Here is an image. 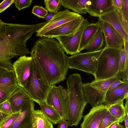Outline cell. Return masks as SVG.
I'll return each instance as SVG.
<instances>
[{
    "instance_id": "6da1fadb",
    "label": "cell",
    "mask_w": 128,
    "mask_h": 128,
    "mask_svg": "<svg viewBox=\"0 0 128 128\" xmlns=\"http://www.w3.org/2000/svg\"><path fill=\"white\" fill-rule=\"evenodd\" d=\"M30 53L38 74L47 85H55L66 79L69 57L57 40L40 37Z\"/></svg>"
},
{
    "instance_id": "7a4b0ae2",
    "label": "cell",
    "mask_w": 128,
    "mask_h": 128,
    "mask_svg": "<svg viewBox=\"0 0 128 128\" xmlns=\"http://www.w3.org/2000/svg\"><path fill=\"white\" fill-rule=\"evenodd\" d=\"M42 27L32 25L7 23L0 24V67L13 70L11 59L30 53L26 48L28 40Z\"/></svg>"
},
{
    "instance_id": "3957f363",
    "label": "cell",
    "mask_w": 128,
    "mask_h": 128,
    "mask_svg": "<svg viewBox=\"0 0 128 128\" xmlns=\"http://www.w3.org/2000/svg\"><path fill=\"white\" fill-rule=\"evenodd\" d=\"M121 48L105 46L102 49L98 58L96 70L93 75L95 80L110 78L118 74Z\"/></svg>"
},
{
    "instance_id": "277c9868",
    "label": "cell",
    "mask_w": 128,
    "mask_h": 128,
    "mask_svg": "<svg viewBox=\"0 0 128 128\" xmlns=\"http://www.w3.org/2000/svg\"><path fill=\"white\" fill-rule=\"evenodd\" d=\"M45 102L56 110L62 118L68 121L69 100L67 89H64L61 85L51 86Z\"/></svg>"
},
{
    "instance_id": "5b68a950",
    "label": "cell",
    "mask_w": 128,
    "mask_h": 128,
    "mask_svg": "<svg viewBox=\"0 0 128 128\" xmlns=\"http://www.w3.org/2000/svg\"><path fill=\"white\" fill-rule=\"evenodd\" d=\"M50 87L46 84L40 78L32 58L30 75L23 88L28 94L32 100L38 104L45 101Z\"/></svg>"
},
{
    "instance_id": "8992f818",
    "label": "cell",
    "mask_w": 128,
    "mask_h": 128,
    "mask_svg": "<svg viewBox=\"0 0 128 128\" xmlns=\"http://www.w3.org/2000/svg\"><path fill=\"white\" fill-rule=\"evenodd\" d=\"M69 100V126H76L83 117V113L88 102L82 89L73 87L68 90Z\"/></svg>"
},
{
    "instance_id": "52a82bcc",
    "label": "cell",
    "mask_w": 128,
    "mask_h": 128,
    "mask_svg": "<svg viewBox=\"0 0 128 128\" xmlns=\"http://www.w3.org/2000/svg\"><path fill=\"white\" fill-rule=\"evenodd\" d=\"M102 49L93 52H80L69 57V68L78 70L94 75L96 70L98 58Z\"/></svg>"
},
{
    "instance_id": "ba28073f",
    "label": "cell",
    "mask_w": 128,
    "mask_h": 128,
    "mask_svg": "<svg viewBox=\"0 0 128 128\" xmlns=\"http://www.w3.org/2000/svg\"><path fill=\"white\" fill-rule=\"evenodd\" d=\"M90 23L87 19L83 20L75 33L72 36H62L55 37L64 52L72 55L80 52L79 47L83 31Z\"/></svg>"
},
{
    "instance_id": "9c48e42d",
    "label": "cell",
    "mask_w": 128,
    "mask_h": 128,
    "mask_svg": "<svg viewBox=\"0 0 128 128\" xmlns=\"http://www.w3.org/2000/svg\"><path fill=\"white\" fill-rule=\"evenodd\" d=\"M82 16L68 9L58 12L52 18L36 32V36L42 37L45 33Z\"/></svg>"
},
{
    "instance_id": "30bf717a",
    "label": "cell",
    "mask_w": 128,
    "mask_h": 128,
    "mask_svg": "<svg viewBox=\"0 0 128 128\" xmlns=\"http://www.w3.org/2000/svg\"><path fill=\"white\" fill-rule=\"evenodd\" d=\"M32 58L26 55L20 56L13 64L18 85L23 88L26 84L30 74Z\"/></svg>"
},
{
    "instance_id": "8fae6325",
    "label": "cell",
    "mask_w": 128,
    "mask_h": 128,
    "mask_svg": "<svg viewBox=\"0 0 128 128\" xmlns=\"http://www.w3.org/2000/svg\"><path fill=\"white\" fill-rule=\"evenodd\" d=\"M100 29L104 35L106 46L122 48H123L124 40L114 28L107 23L103 21L99 22Z\"/></svg>"
},
{
    "instance_id": "7c38bea8",
    "label": "cell",
    "mask_w": 128,
    "mask_h": 128,
    "mask_svg": "<svg viewBox=\"0 0 128 128\" xmlns=\"http://www.w3.org/2000/svg\"><path fill=\"white\" fill-rule=\"evenodd\" d=\"M108 110L106 106L102 104L92 107L84 116L80 128H98Z\"/></svg>"
},
{
    "instance_id": "4fadbf2b",
    "label": "cell",
    "mask_w": 128,
    "mask_h": 128,
    "mask_svg": "<svg viewBox=\"0 0 128 128\" xmlns=\"http://www.w3.org/2000/svg\"><path fill=\"white\" fill-rule=\"evenodd\" d=\"M84 19L82 16L48 31L42 37L54 38L62 36H72L76 32Z\"/></svg>"
},
{
    "instance_id": "5bb4252c",
    "label": "cell",
    "mask_w": 128,
    "mask_h": 128,
    "mask_svg": "<svg viewBox=\"0 0 128 128\" xmlns=\"http://www.w3.org/2000/svg\"><path fill=\"white\" fill-rule=\"evenodd\" d=\"M34 104L32 100L24 105L20 114L9 128H33L32 118Z\"/></svg>"
},
{
    "instance_id": "9a60e30c",
    "label": "cell",
    "mask_w": 128,
    "mask_h": 128,
    "mask_svg": "<svg viewBox=\"0 0 128 128\" xmlns=\"http://www.w3.org/2000/svg\"><path fill=\"white\" fill-rule=\"evenodd\" d=\"M114 8L112 0H88L86 10L90 16L99 17Z\"/></svg>"
},
{
    "instance_id": "2e32d148",
    "label": "cell",
    "mask_w": 128,
    "mask_h": 128,
    "mask_svg": "<svg viewBox=\"0 0 128 128\" xmlns=\"http://www.w3.org/2000/svg\"><path fill=\"white\" fill-rule=\"evenodd\" d=\"M98 21L104 22L108 24L120 33L124 40L128 42V34L122 26L114 7L99 17Z\"/></svg>"
},
{
    "instance_id": "e0dca14e",
    "label": "cell",
    "mask_w": 128,
    "mask_h": 128,
    "mask_svg": "<svg viewBox=\"0 0 128 128\" xmlns=\"http://www.w3.org/2000/svg\"><path fill=\"white\" fill-rule=\"evenodd\" d=\"M128 98V81L124 82L106 93L104 103L106 105L114 104L121 100Z\"/></svg>"
},
{
    "instance_id": "ac0fdd59",
    "label": "cell",
    "mask_w": 128,
    "mask_h": 128,
    "mask_svg": "<svg viewBox=\"0 0 128 128\" xmlns=\"http://www.w3.org/2000/svg\"><path fill=\"white\" fill-rule=\"evenodd\" d=\"M84 93L88 102L92 107L104 103L106 93L91 87L90 83L82 84Z\"/></svg>"
},
{
    "instance_id": "d6986e66",
    "label": "cell",
    "mask_w": 128,
    "mask_h": 128,
    "mask_svg": "<svg viewBox=\"0 0 128 128\" xmlns=\"http://www.w3.org/2000/svg\"><path fill=\"white\" fill-rule=\"evenodd\" d=\"M31 100L28 94L19 86L7 100L11 105L13 113L20 111L24 105Z\"/></svg>"
},
{
    "instance_id": "ffe728a7",
    "label": "cell",
    "mask_w": 128,
    "mask_h": 128,
    "mask_svg": "<svg viewBox=\"0 0 128 128\" xmlns=\"http://www.w3.org/2000/svg\"><path fill=\"white\" fill-rule=\"evenodd\" d=\"M19 86L14 69L0 74V90L6 93H12Z\"/></svg>"
},
{
    "instance_id": "44dd1931",
    "label": "cell",
    "mask_w": 128,
    "mask_h": 128,
    "mask_svg": "<svg viewBox=\"0 0 128 128\" xmlns=\"http://www.w3.org/2000/svg\"><path fill=\"white\" fill-rule=\"evenodd\" d=\"M99 22L89 23L84 29L82 36L79 51L85 49L92 42L100 30Z\"/></svg>"
},
{
    "instance_id": "7402d4cb",
    "label": "cell",
    "mask_w": 128,
    "mask_h": 128,
    "mask_svg": "<svg viewBox=\"0 0 128 128\" xmlns=\"http://www.w3.org/2000/svg\"><path fill=\"white\" fill-rule=\"evenodd\" d=\"M33 128H53L52 124L41 110H34L32 118Z\"/></svg>"
},
{
    "instance_id": "603a6c76",
    "label": "cell",
    "mask_w": 128,
    "mask_h": 128,
    "mask_svg": "<svg viewBox=\"0 0 128 128\" xmlns=\"http://www.w3.org/2000/svg\"><path fill=\"white\" fill-rule=\"evenodd\" d=\"M124 100H121L114 104L106 105L108 110L121 123L124 120L126 115Z\"/></svg>"
},
{
    "instance_id": "cb8c5ba5",
    "label": "cell",
    "mask_w": 128,
    "mask_h": 128,
    "mask_svg": "<svg viewBox=\"0 0 128 128\" xmlns=\"http://www.w3.org/2000/svg\"><path fill=\"white\" fill-rule=\"evenodd\" d=\"M41 110L53 124L58 123L62 118L59 114L54 109L47 104L45 102L38 104Z\"/></svg>"
},
{
    "instance_id": "d4e9b609",
    "label": "cell",
    "mask_w": 128,
    "mask_h": 128,
    "mask_svg": "<svg viewBox=\"0 0 128 128\" xmlns=\"http://www.w3.org/2000/svg\"><path fill=\"white\" fill-rule=\"evenodd\" d=\"M120 79L121 80L119 72L116 76L110 78L100 80H93L90 83V85L93 88L106 93L110 86L114 82Z\"/></svg>"
},
{
    "instance_id": "484cf974",
    "label": "cell",
    "mask_w": 128,
    "mask_h": 128,
    "mask_svg": "<svg viewBox=\"0 0 128 128\" xmlns=\"http://www.w3.org/2000/svg\"><path fill=\"white\" fill-rule=\"evenodd\" d=\"M103 33L100 29L98 30L94 40L85 49L87 52H91L102 49L104 45Z\"/></svg>"
},
{
    "instance_id": "4316f807",
    "label": "cell",
    "mask_w": 128,
    "mask_h": 128,
    "mask_svg": "<svg viewBox=\"0 0 128 128\" xmlns=\"http://www.w3.org/2000/svg\"><path fill=\"white\" fill-rule=\"evenodd\" d=\"M118 122H120L119 120L112 115L108 110L98 128H109L112 124Z\"/></svg>"
},
{
    "instance_id": "83f0119b",
    "label": "cell",
    "mask_w": 128,
    "mask_h": 128,
    "mask_svg": "<svg viewBox=\"0 0 128 128\" xmlns=\"http://www.w3.org/2000/svg\"><path fill=\"white\" fill-rule=\"evenodd\" d=\"M44 1L45 7L48 11L54 14L58 12L61 5V0H44Z\"/></svg>"
},
{
    "instance_id": "f1b7e54d",
    "label": "cell",
    "mask_w": 128,
    "mask_h": 128,
    "mask_svg": "<svg viewBox=\"0 0 128 128\" xmlns=\"http://www.w3.org/2000/svg\"><path fill=\"white\" fill-rule=\"evenodd\" d=\"M78 0H61V5L65 8L70 9L74 12L82 14L78 7Z\"/></svg>"
},
{
    "instance_id": "f546056e",
    "label": "cell",
    "mask_w": 128,
    "mask_h": 128,
    "mask_svg": "<svg viewBox=\"0 0 128 128\" xmlns=\"http://www.w3.org/2000/svg\"><path fill=\"white\" fill-rule=\"evenodd\" d=\"M20 113V110L11 114L2 122L0 125V128H9L17 119Z\"/></svg>"
},
{
    "instance_id": "4dcf8cb0",
    "label": "cell",
    "mask_w": 128,
    "mask_h": 128,
    "mask_svg": "<svg viewBox=\"0 0 128 128\" xmlns=\"http://www.w3.org/2000/svg\"><path fill=\"white\" fill-rule=\"evenodd\" d=\"M32 12L38 18H44L48 14V12L46 9L42 6L36 5L33 7Z\"/></svg>"
},
{
    "instance_id": "1f68e13d",
    "label": "cell",
    "mask_w": 128,
    "mask_h": 128,
    "mask_svg": "<svg viewBox=\"0 0 128 128\" xmlns=\"http://www.w3.org/2000/svg\"><path fill=\"white\" fill-rule=\"evenodd\" d=\"M32 1V0H14V3L16 8L20 11L22 9L29 7Z\"/></svg>"
},
{
    "instance_id": "d6a6232c",
    "label": "cell",
    "mask_w": 128,
    "mask_h": 128,
    "mask_svg": "<svg viewBox=\"0 0 128 128\" xmlns=\"http://www.w3.org/2000/svg\"><path fill=\"white\" fill-rule=\"evenodd\" d=\"M0 111L8 114L13 113L11 105L8 100L0 104Z\"/></svg>"
},
{
    "instance_id": "836d02e7",
    "label": "cell",
    "mask_w": 128,
    "mask_h": 128,
    "mask_svg": "<svg viewBox=\"0 0 128 128\" xmlns=\"http://www.w3.org/2000/svg\"><path fill=\"white\" fill-rule=\"evenodd\" d=\"M122 2L121 11L124 19L128 23V0H122Z\"/></svg>"
},
{
    "instance_id": "e575fe53",
    "label": "cell",
    "mask_w": 128,
    "mask_h": 128,
    "mask_svg": "<svg viewBox=\"0 0 128 128\" xmlns=\"http://www.w3.org/2000/svg\"><path fill=\"white\" fill-rule=\"evenodd\" d=\"M120 62L119 72H122L125 70L126 65V57L124 48L120 49Z\"/></svg>"
},
{
    "instance_id": "d590c367",
    "label": "cell",
    "mask_w": 128,
    "mask_h": 128,
    "mask_svg": "<svg viewBox=\"0 0 128 128\" xmlns=\"http://www.w3.org/2000/svg\"><path fill=\"white\" fill-rule=\"evenodd\" d=\"M116 12L120 20L124 29L126 33L128 34V24L126 22L122 13L120 9L114 6Z\"/></svg>"
},
{
    "instance_id": "8d00e7d4",
    "label": "cell",
    "mask_w": 128,
    "mask_h": 128,
    "mask_svg": "<svg viewBox=\"0 0 128 128\" xmlns=\"http://www.w3.org/2000/svg\"><path fill=\"white\" fill-rule=\"evenodd\" d=\"M14 0H4L0 4V13L2 12L12 4L14 3Z\"/></svg>"
},
{
    "instance_id": "74e56055",
    "label": "cell",
    "mask_w": 128,
    "mask_h": 128,
    "mask_svg": "<svg viewBox=\"0 0 128 128\" xmlns=\"http://www.w3.org/2000/svg\"><path fill=\"white\" fill-rule=\"evenodd\" d=\"M88 0H78V7L82 14H86V5Z\"/></svg>"
},
{
    "instance_id": "f35d334b",
    "label": "cell",
    "mask_w": 128,
    "mask_h": 128,
    "mask_svg": "<svg viewBox=\"0 0 128 128\" xmlns=\"http://www.w3.org/2000/svg\"><path fill=\"white\" fill-rule=\"evenodd\" d=\"M13 92L6 93L0 90V104L7 100Z\"/></svg>"
},
{
    "instance_id": "ab89813d",
    "label": "cell",
    "mask_w": 128,
    "mask_h": 128,
    "mask_svg": "<svg viewBox=\"0 0 128 128\" xmlns=\"http://www.w3.org/2000/svg\"><path fill=\"white\" fill-rule=\"evenodd\" d=\"M121 79L123 82L128 81V67L126 68L125 70L122 72H119Z\"/></svg>"
},
{
    "instance_id": "60d3db41",
    "label": "cell",
    "mask_w": 128,
    "mask_h": 128,
    "mask_svg": "<svg viewBox=\"0 0 128 128\" xmlns=\"http://www.w3.org/2000/svg\"><path fill=\"white\" fill-rule=\"evenodd\" d=\"M124 46L126 57L125 69L126 68L128 67V42L124 40Z\"/></svg>"
},
{
    "instance_id": "b9f144b4",
    "label": "cell",
    "mask_w": 128,
    "mask_h": 128,
    "mask_svg": "<svg viewBox=\"0 0 128 128\" xmlns=\"http://www.w3.org/2000/svg\"><path fill=\"white\" fill-rule=\"evenodd\" d=\"M58 123L57 128H68L69 126L68 121L64 118H62Z\"/></svg>"
},
{
    "instance_id": "7bdbcfd3",
    "label": "cell",
    "mask_w": 128,
    "mask_h": 128,
    "mask_svg": "<svg viewBox=\"0 0 128 128\" xmlns=\"http://www.w3.org/2000/svg\"><path fill=\"white\" fill-rule=\"evenodd\" d=\"M124 82H122L121 79L115 81L110 86L108 91L115 88Z\"/></svg>"
},
{
    "instance_id": "ee69618b",
    "label": "cell",
    "mask_w": 128,
    "mask_h": 128,
    "mask_svg": "<svg viewBox=\"0 0 128 128\" xmlns=\"http://www.w3.org/2000/svg\"><path fill=\"white\" fill-rule=\"evenodd\" d=\"M112 3L114 7H116L121 9L122 7V0H112Z\"/></svg>"
},
{
    "instance_id": "f6af8a7d",
    "label": "cell",
    "mask_w": 128,
    "mask_h": 128,
    "mask_svg": "<svg viewBox=\"0 0 128 128\" xmlns=\"http://www.w3.org/2000/svg\"><path fill=\"white\" fill-rule=\"evenodd\" d=\"M10 115V114L3 112L0 111V125L4 120L9 116Z\"/></svg>"
},
{
    "instance_id": "bcb514c9",
    "label": "cell",
    "mask_w": 128,
    "mask_h": 128,
    "mask_svg": "<svg viewBox=\"0 0 128 128\" xmlns=\"http://www.w3.org/2000/svg\"><path fill=\"white\" fill-rule=\"evenodd\" d=\"M54 15V14L53 13L49 12L45 16L44 19L47 21H49L52 18Z\"/></svg>"
},
{
    "instance_id": "7dc6e473",
    "label": "cell",
    "mask_w": 128,
    "mask_h": 128,
    "mask_svg": "<svg viewBox=\"0 0 128 128\" xmlns=\"http://www.w3.org/2000/svg\"><path fill=\"white\" fill-rule=\"evenodd\" d=\"M120 122H116L112 124L109 128H118L120 125Z\"/></svg>"
},
{
    "instance_id": "c3c4849f",
    "label": "cell",
    "mask_w": 128,
    "mask_h": 128,
    "mask_svg": "<svg viewBox=\"0 0 128 128\" xmlns=\"http://www.w3.org/2000/svg\"><path fill=\"white\" fill-rule=\"evenodd\" d=\"M126 99V101L125 104V109L126 115H128V98Z\"/></svg>"
},
{
    "instance_id": "681fc988",
    "label": "cell",
    "mask_w": 128,
    "mask_h": 128,
    "mask_svg": "<svg viewBox=\"0 0 128 128\" xmlns=\"http://www.w3.org/2000/svg\"><path fill=\"white\" fill-rule=\"evenodd\" d=\"M126 127H128V115H126L124 120Z\"/></svg>"
},
{
    "instance_id": "f907efd6",
    "label": "cell",
    "mask_w": 128,
    "mask_h": 128,
    "mask_svg": "<svg viewBox=\"0 0 128 128\" xmlns=\"http://www.w3.org/2000/svg\"><path fill=\"white\" fill-rule=\"evenodd\" d=\"M8 71L9 70L0 67V74L4 73Z\"/></svg>"
},
{
    "instance_id": "816d5d0a",
    "label": "cell",
    "mask_w": 128,
    "mask_h": 128,
    "mask_svg": "<svg viewBox=\"0 0 128 128\" xmlns=\"http://www.w3.org/2000/svg\"><path fill=\"white\" fill-rule=\"evenodd\" d=\"M118 128H124V127L123 125L120 124V126Z\"/></svg>"
},
{
    "instance_id": "f5cc1de1",
    "label": "cell",
    "mask_w": 128,
    "mask_h": 128,
    "mask_svg": "<svg viewBox=\"0 0 128 128\" xmlns=\"http://www.w3.org/2000/svg\"><path fill=\"white\" fill-rule=\"evenodd\" d=\"M2 21L0 19V22H2Z\"/></svg>"
},
{
    "instance_id": "db71d44e",
    "label": "cell",
    "mask_w": 128,
    "mask_h": 128,
    "mask_svg": "<svg viewBox=\"0 0 128 128\" xmlns=\"http://www.w3.org/2000/svg\"><path fill=\"white\" fill-rule=\"evenodd\" d=\"M125 128H128V127H126Z\"/></svg>"
},
{
    "instance_id": "11a10c76",
    "label": "cell",
    "mask_w": 128,
    "mask_h": 128,
    "mask_svg": "<svg viewBox=\"0 0 128 128\" xmlns=\"http://www.w3.org/2000/svg\"><path fill=\"white\" fill-rule=\"evenodd\" d=\"M2 22H0V24Z\"/></svg>"
}]
</instances>
